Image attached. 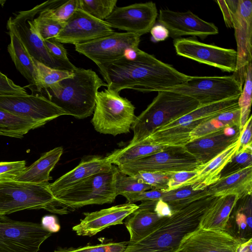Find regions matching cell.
I'll return each instance as SVG.
<instances>
[{"mask_svg": "<svg viewBox=\"0 0 252 252\" xmlns=\"http://www.w3.org/2000/svg\"><path fill=\"white\" fill-rule=\"evenodd\" d=\"M98 67L107 89L117 93L126 89L143 93L165 91L184 84L189 78L140 49L134 60L124 57Z\"/></svg>", "mask_w": 252, "mask_h": 252, "instance_id": "obj_1", "label": "cell"}, {"mask_svg": "<svg viewBox=\"0 0 252 252\" xmlns=\"http://www.w3.org/2000/svg\"><path fill=\"white\" fill-rule=\"evenodd\" d=\"M219 196L208 195L161 218L139 241L123 252H177L184 238L199 225L201 219Z\"/></svg>", "mask_w": 252, "mask_h": 252, "instance_id": "obj_2", "label": "cell"}, {"mask_svg": "<svg viewBox=\"0 0 252 252\" xmlns=\"http://www.w3.org/2000/svg\"><path fill=\"white\" fill-rule=\"evenodd\" d=\"M72 72V77L46 91L48 99L66 115L83 119L93 114L98 89L107 85L92 69L76 67Z\"/></svg>", "mask_w": 252, "mask_h": 252, "instance_id": "obj_3", "label": "cell"}, {"mask_svg": "<svg viewBox=\"0 0 252 252\" xmlns=\"http://www.w3.org/2000/svg\"><path fill=\"white\" fill-rule=\"evenodd\" d=\"M158 95L136 119L131 126L133 136L129 144L138 143L159 127L194 110L200 105L195 99L169 91Z\"/></svg>", "mask_w": 252, "mask_h": 252, "instance_id": "obj_4", "label": "cell"}, {"mask_svg": "<svg viewBox=\"0 0 252 252\" xmlns=\"http://www.w3.org/2000/svg\"><path fill=\"white\" fill-rule=\"evenodd\" d=\"M49 185L0 181V216L26 209H43L60 215L68 213L69 210L56 200Z\"/></svg>", "mask_w": 252, "mask_h": 252, "instance_id": "obj_5", "label": "cell"}, {"mask_svg": "<svg viewBox=\"0 0 252 252\" xmlns=\"http://www.w3.org/2000/svg\"><path fill=\"white\" fill-rule=\"evenodd\" d=\"M239 96L199 106L190 112L158 127L140 142L155 145L184 147L190 142V132L199 124L220 113L238 107Z\"/></svg>", "mask_w": 252, "mask_h": 252, "instance_id": "obj_6", "label": "cell"}, {"mask_svg": "<svg viewBox=\"0 0 252 252\" xmlns=\"http://www.w3.org/2000/svg\"><path fill=\"white\" fill-rule=\"evenodd\" d=\"M117 167L88 177L54 194L56 200L69 211L83 206L114 202L118 196L114 186Z\"/></svg>", "mask_w": 252, "mask_h": 252, "instance_id": "obj_7", "label": "cell"}, {"mask_svg": "<svg viewBox=\"0 0 252 252\" xmlns=\"http://www.w3.org/2000/svg\"><path fill=\"white\" fill-rule=\"evenodd\" d=\"M135 107L119 93L108 89L98 92L91 123L94 129L104 134L127 133L136 117Z\"/></svg>", "mask_w": 252, "mask_h": 252, "instance_id": "obj_8", "label": "cell"}, {"mask_svg": "<svg viewBox=\"0 0 252 252\" xmlns=\"http://www.w3.org/2000/svg\"><path fill=\"white\" fill-rule=\"evenodd\" d=\"M65 2L63 0H48L28 10L13 13L7 22V29L15 32L24 44L31 55L37 61L51 68L64 70L50 55L44 41L35 27L33 19L41 10L55 8Z\"/></svg>", "mask_w": 252, "mask_h": 252, "instance_id": "obj_9", "label": "cell"}, {"mask_svg": "<svg viewBox=\"0 0 252 252\" xmlns=\"http://www.w3.org/2000/svg\"><path fill=\"white\" fill-rule=\"evenodd\" d=\"M243 86L232 75L224 76H190L183 85L165 91L188 96L200 106L239 96Z\"/></svg>", "mask_w": 252, "mask_h": 252, "instance_id": "obj_10", "label": "cell"}, {"mask_svg": "<svg viewBox=\"0 0 252 252\" xmlns=\"http://www.w3.org/2000/svg\"><path fill=\"white\" fill-rule=\"evenodd\" d=\"M201 165L184 147L168 146L162 151L117 167L122 173L134 176L141 172L195 171Z\"/></svg>", "mask_w": 252, "mask_h": 252, "instance_id": "obj_11", "label": "cell"}, {"mask_svg": "<svg viewBox=\"0 0 252 252\" xmlns=\"http://www.w3.org/2000/svg\"><path fill=\"white\" fill-rule=\"evenodd\" d=\"M52 234L39 223L0 216V252H38Z\"/></svg>", "mask_w": 252, "mask_h": 252, "instance_id": "obj_12", "label": "cell"}, {"mask_svg": "<svg viewBox=\"0 0 252 252\" xmlns=\"http://www.w3.org/2000/svg\"><path fill=\"white\" fill-rule=\"evenodd\" d=\"M227 3L237 44V67L233 75L243 86L248 65L252 60V1L228 0Z\"/></svg>", "mask_w": 252, "mask_h": 252, "instance_id": "obj_13", "label": "cell"}, {"mask_svg": "<svg viewBox=\"0 0 252 252\" xmlns=\"http://www.w3.org/2000/svg\"><path fill=\"white\" fill-rule=\"evenodd\" d=\"M173 45L179 56L222 71L234 73L236 69L237 53L234 49L204 43L193 37L174 39Z\"/></svg>", "mask_w": 252, "mask_h": 252, "instance_id": "obj_14", "label": "cell"}, {"mask_svg": "<svg viewBox=\"0 0 252 252\" xmlns=\"http://www.w3.org/2000/svg\"><path fill=\"white\" fill-rule=\"evenodd\" d=\"M140 36L129 32H116L75 45V50L93 61L97 66L124 57L130 48H137Z\"/></svg>", "mask_w": 252, "mask_h": 252, "instance_id": "obj_15", "label": "cell"}, {"mask_svg": "<svg viewBox=\"0 0 252 252\" xmlns=\"http://www.w3.org/2000/svg\"><path fill=\"white\" fill-rule=\"evenodd\" d=\"M0 109L43 125L60 116L66 115L62 109L48 98L38 94L0 95Z\"/></svg>", "mask_w": 252, "mask_h": 252, "instance_id": "obj_16", "label": "cell"}, {"mask_svg": "<svg viewBox=\"0 0 252 252\" xmlns=\"http://www.w3.org/2000/svg\"><path fill=\"white\" fill-rule=\"evenodd\" d=\"M158 15L155 3L149 1L116 6L104 21L111 28L141 36L150 32Z\"/></svg>", "mask_w": 252, "mask_h": 252, "instance_id": "obj_17", "label": "cell"}, {"mask_svg": "<svg viewBox=\"0 0 252 252\" xmlns=\"http://www.w3.org/2000/svg\"><path fill=\"white\" fill-rule=\"evenodd\" d=\"M114 32L104 21L98 20L78 8L65 22L64 26L55 38L62 43L76 45Z\"/></svg>", "mask_w": 252, "mask_h": 252, "instance_id": "obj_18", "label": "cell"}, {"mask_svg": "<svg viewBox=\"0 0 252 252\" xmlns=\"http://www.w3.org/2000/svg\"><path fill=\"white\" fill-rule=\"evenodd\" d=\"M158 22L168 30L169 36L174 39L191 35L203 39L219 33L218 28L214 24L202 20L190 11L176 12L160 9Z\"/></svg>", "mask_w": 252, "mask_h": 252, "instance_id": "obj_19", "label": "cell"}, {"mask_svg": "<svg viewBox=\"0 0 252 252\" xmlns=\"http://www.w3.org/2000/svg\"><path fill=\"white\" fill-rule=\"evenodd\" d=\"M242 243L226 231L198 226L184 238L178 252H235Z\"/></svg>", "mask_w": 252, "mask_h": 252, "instance_id": "obj_20", "label": "cell"}, {"mask_svg": "<svg viewBox=\"0 0 252 252\" xmlns=\"http://www.w3.org/2000/svg\"><path fill=\"white\" fill-rule=\"evenodd\" d=\"M138 208L134 203H126L93 212H86L80 223L72 227L79 236L91 237L106 228L124 224L123 220Z\"/></svg>", "mask_w": 252, "mask_h": 252, "instance_id": "obj_21", "label": "cell"}, {"mask_svg": "<svg viewBox=\"0 0 252 252\" xmlns=\"http://www.w3.org/2000/svg\"><path fill=\"white\" fill-rule=\"evenodd\" d=\"M239 135V128L228 127L190 141L184 147L200 164L204 165L238 140Z\"/></svg>", "mask_w": 252, "mask_h": 252, "instance_id": "obj_22", "label": "cell"}, {"mask_svg": "<svg viewBox=\"0 0 252 252\" xmlns=\"http://www.w3.org/2000/svg\"><path fill=\"white\" fill-rule=\"evenodd\" d=\"M112 166L108 156L88 157L82 159L74 169L50 183L49 189L54 195L93 175L108 171Z\"/></svg>", "mask_w": 252, "mask_h": 252, "instance_id": "obj_23", "label": "cell"}, {"mask_svg": "<svg viewBox=\"0 0 252 252\" xmlns=\"http://www.w3.org/2000/svg\"><path fill=\"white\" fill-rule=\"evenodd\" d=\"M158 200L141 201L138 208L127 217L125 224L130 235L129 242L142 239L163 218L155 211Z\"/></svg>", "mask_w": 252, "mask_h": 252, "instance_id": "obj_24", "label": "cell"}, {"mask_svg": "<svg viewBox=\"0 0 252 252\" xmlns=\"http://www.w3.org/2000/svg\"><path fill=\"white\" fill-rule=\"evenodd\" d=\"M238 146L239 140L211 160L202 165L197 170V174L183 186L191 185L194 190H199L216 182L220 178V174L224 167L236 153Z\"/></svg>", "mask_w": 252, "mask_h": 252, "instance_id": "obj_25", "label": "cell"}, {"mask_svg": "<svg viewBox=\"0 0 252 252\" xmlns=\"http://www.w3.org/2000/svg\"><path fill=\"white\" fill-rule=\"evenodd\" d=\"M209 195L221 196L234 195L241 199L252 193V167L219 179L208 187Z\"/></svg>", "mask_w": 252, "mask_h": 252, "instance_id": "obj_26", "label": "cell"}, {"mask_svg": "<svg viewBox=\"0 0 252 252\" xmlns=\"http://www.w3.org/2000/svg\"><path fill=\"white\" fill-rule=\"evenodd\" d=\"M63 153L62 147H56L45 153L14 180L37 184H49L52 178L50 172L60 160Z\"/></svg>", "mask_w": 252, "mask_h": 252, "instance_id": "obj_27", "label": "cell"}, {"mask_svg": "<svg viewBox=\"0 0 252 252\" xmlns=\"http://www.w3.org/2000/svg\"><path fill=\"white\" fill-rule=\"evenodd\" d=\"M226 231L236 238L244 242L252 238V195L238 200L233 208Z\"/></svg>", "mask_w": 252, "mask_h": 252, "instance_id": "obj_28", "label": "cell"}, {"mask_svg": "<svg viewBox=\"0 0 252 252\" xmlns=\"http://www.w3.org/2000/svg\"><path fill=\"white\" fill-rule=\"evenodd\" d=\"M237 196H219L200 220L201 228L225 231L231 212L238 200Z\"/></svg>", "mask_w": 252, "mask_h": 252, "instance_id": "obj_29", "label": "cell"}, {"mask_svg": "<svg viewBox=\"0 0 252 252\" xmlns=\"http://www.w3.org/2000/svg\"><path fill=\"white\" fill-rule=\"evenodd\" d=\"M10 42L7 46L8 52L16 69L31 85L36 86V71L33 57L16 34L7 30Z\"/></svg>", "mask_w": 252, "mask_h": 252, "instance_id": "obj_30", "label": "cell"}, {"mask_svg": "<svg viewBox=\"0 0 252 252\" xmlns=\"http://www.w3.org/2000/svg\"><path fill=\"white\" fill-rule=\"evenodd\" d=\"M43 125L0 109V135L21 138Z\"/></svg>", "mask_w": 252, "mask_h": 252, "instance_id": "obj_31", "label": "cell"}, {"mask_svg": "<svg viewBox=\"0 0 252 252\" xmlns=\"http://www.w3.org/2000/svg\"><path fill=\"white\" fill-rule=\"evenodd\" d=\"M168 146L155 145L140 142L128 144L107 155L112 164L118 166L162 151Z\"/></svg>", "mask_w": 252, "mask_h": 252, "instance_id": "obj_32", "label": "cell"}, {"mask_svg": "<svg viewBox=\"0 0 252 252\" xmlns=\"http://www.w3.org/2000/svg\"><path fill=\"white\" fill-rule=\"evenodd\" d=\"M208 195V187L203 189L194 190L192 185H189L164 191L160 199L169 205L172 212Z\"/></svg>", "mask_w": 252, "mask_h": 252, "instance_id": "obj_33", "label": "cell"}, {"mask_svg": "<svg viewBox=\"0 0 252 252\" xmlns=\"http://www.w3.org/2000/svg\"><path fill=\"white\" fill-rule=\"evenodd\" d=\"M52 9L48 8L41 10L33 19L36 31L43 41L56 38L65 23L54 16Z\"/></svg>", "mask_w": 252, "mask_h": 252, "instance_id": "obj_34", "label": "cell"}, {"mask_svg": "<svg viewBox=\"0 0 252 252\" xmlns=\"http://www.w3.org/2000/svg\"><path fill=\"white\" fill-rule=\"evenodd\" d=\"M35 65L37 82L35 87L38 91L47 90L63 80L71 77L73 72L67 70L51 68L37 61L33 58Z\"/></svg>", "mask_w": 252, "mask_h": 252, "instance_id": "obj_35", "label": "cell"}, {"mask_svg": "<svg viewBox=\"0 0 252 252\" xmlns=\"http://www.w3.org/2000/svg\"><path fill=\"white\" fill-rule=\"evenodd\" d=\"M114 186L117 195L152 189L150 186L143 183L137 177L122 173L118 167L114 175Z\"/></svg>", "mask_w": 252, "mask_h": 252, "instance_id": "obj_36", "label": "cell"}, {"mask_svg": "<svg viewBox=\"0 0 252 252\" xmlns=\"http://www.w3.org/2000/svg\"><path fill=\"white\" fill-rule=\"evenodd\" d=\"M252 62L248 65L244 87L238 98V105L241 111V122L239 127L240 132L250 116L252 104Z\"/></svg>", "mask_w": 252, "mask_h": 252, "instance_id": "obj_37", "label": "cell"}, {"mask_svg": "<svg viewBox=\"0 0 252 252\" xmlns=\"http://www.w3.org/2000/svg\"><path fill=\"white\" fill-rule=\"evenodd\" d=\"M117 0H79V8L104 21L116 6Z\"/></svg>", "mask_w": 252, "mask_h": 252, "instance_id": "obj_38", "label": "cell"}, {"mask_svg": "<svg viewBox=\"0 0 252 252\" xmlns=\"http://www.w3.org/2000/svg\"><path fill=\"white\" fill-rule=\"evenodd\" d=\"M250 167H252V149L236 153L222 170L220 178Z\"/></svg>", "mask_w": 252, "mask_h": 252, "instance_id": "obj_39", "label": "cell"}, {"mask_svg": "<svg viewBox=\"0 0 252 252\" xmlns=\"http://www.w3.org/2000/svg\"><path fill=\"white\" fill-rule=\"evenodd\" d=\"M128 241L86 245L78 248H58L53 252H123Z\"/></svg>", "mask_w": 252, "mask_h": 252, "instance_id": "obj_40", "label": "cell"}, {"mask_svg": "<svg viewBox=\"0 0 252 252\" xmlns=\"http://www.w3.org/2000/svg\"><path fill=\"white\" fill-rule=\"evenodd\" d=\"M44 42L50 55L65 70L72 71L76 68L69 61L66 50L62 43L55 38L45 40Z\"/></svg>", "mask_w": 252, "mask_h": 252, "instance_id": "obj_41", "label": "cell"}, {"mask_svg": "<svg viewBox=\"0 0 252 252\" xmlns=\"http://www.w3.org/2000/svg\"><path fill=\"white\" fill-rule=\"evenodd\" d=\"M171 174L159 172H141L132 176L149 185L152 189L166 191Z\"/></svg>", "mask_w": 252, "mask_h": 252, "instance_id": "obj_42", "label": "cell"}, {"mask_svg": "<svg viewBox=\"0 0 252 252\" xmlns=\"http://www.w3.org/2000/svg\"><path fill=\"white\" fill-rule=\"evenodd\" d=\"M215 117L202 122L192 130L189 134L190 141L228 127L217 120Z\"/></svg>", "mask_w": 252, "mask_h": 252, "instance_id": "obj_43", "label": "cell"}, {"mask_svg": "<svg viewBox=\"0 0 252 252\" xmlns=\"http://www.w3.org/2000/svg\"><path fill=\"white\" fill-rule=\"evenodd\" d=\"M26 168L25 160L0 162V181L15 180Z\"/></svg>", "mask_w": 252, "mask_h": 252, "instance_id": "obj_44", "label": "cell"}, {"mask_svg": "<svg viewBox=\"0 0 252 252\" xmlns=\"http://www.w3.org/2000/svg\"><path fill=\"white\" fill-rule=\"evenodd\" d=\"M79 0H69L51 10L57 19L65 22L79 8Z\"/></svg>", "mask_w": 252, "mask_h": 252, "instance_id": "obj_45", "label": "cell"}, {"mask_svg": "<svg viewBox=\"0 0 252 252\" xmlns=\"http://www.w3.org/2000/svg\"><path fill=\"white\" fill-rule=\"evenodd\" d=\"M215 118L225 126L235 127L239 130L241 111L238 106L220 113Z\"/></svg>", "mask_w": 252, "mask_h": 252, "instance_id": "obj_46", "label": "cell"}, {"mask_svg": "<svg viewBox=\"0 0 252 252\" xmlns=\"http://www.w3.org/2000/svg\"><path fill=\"white\" fill-rule=\"evenodd\" d=\"M28 94L25 89L16 85L0 71V95Z\"/></svg>", "mask_w": 252, "mask_h": 252, "instance_id": "obj_47", "label": "cell"}, {"mask_svg": "<svg viewBox=\"0 0 252 252\" xmlns=\"http://www.w3.org/2000/svg\"><path fill=\"white\" fill-rule=\"evenodd\" d=\"M164 191L152 189L139 192L126 193L124 196L126 199L127 203H134L137 201L147 200H156L160 199L163 194Z\"/></svg>", "mask_w": 252, "mask_h": 252, "instance_id": "obj_48", "label": "cell"}, {"mask_svg": "<svg viewBox=\"0 0 252 252\" xmlns=\"http://www.w3.org/2000/svg\"><path fill=\"white\" fill-rule=\"evenodd\" d=\"M197 174V170L171 173L168 182L167 191L182 187L186 182L194 177Z\"/></svg>", "mask_w": 252, "mask_h": 252, "instance_id": "obj_49", "label": "cell"}, {"mask_svg": "<svg viewBox=\"0 0 252 252\" xmlns=\"http://www.w3.org/2000/svg\"><path fill=\"white\" fill-rule=\"evenodd\" d=\"M252 116L251 115L246 123L239 137V146L236 153L248 149H252Z\"/></svg>", "mask_w": 252, "mask_h": 252, "instance_id": "obj_50", "label": "cell"}, {"mask_svg": "<svg viewBox=\"0 0 252 252\" xmlns=\"http://www.w3.org/2000/svg\"><path fill=\"white\" fill-rule=\"evenodd\" d=\"M44 229L53 233L59 232L61 225L57 218L54 215H46L41 219L40 223Z\"/></svg>", "mask_w": 252, "mask_h": 252, "instance_id": "obj_51", "label": "cell"}, {"mask_svg": "<svg viewBox=\"0 0 252 252\" xmlns=\"http://www.w3.org/2000/svg\"><path fill=\"white\" fill-rule=\"evenodd\" d=\"M150 32L152 40L154 42L163 41L169 36L168 30L159 24L154 25L150 30Z\"/></svg>", "mask_w": 252, "mask_h": 252, "instance_id": "obj_52", "label": "cell"}, {"mask_svg": "<svg viewBox=\"0 0 252 252\" xmlns=\"http://www.w3.org/2000/svg\"><path fill=\"white\" fill-rule=\"evenodd\" d=\"M155 211L162 217L169 216L172 213L169 205L160 199L157 201Z\"/></svg>", "mask_w": 252, "mask_h": 252, "instance_id": "obj_53", "label": "cell"}, {"mask_svg": "<svg viewBox=\"0 0 252 252\" xmlns=\"http://www.w3.org/2000/svg\"><path fill=\"white\" fill-rule=\"evenodd\" d=\"M235 252H252V238L242 242Z\"/></svg>", "mask_w": 252, "mask_h": 252, "instance_id": "obj_54", "label": "cell"}, {"mask_svg": "<svg viewBox=\"0 0 252 252\" xmlns=\"http://www.w3.org/2000/svg\"></svg>", "mask_w": 252, "mask_h": 252, "instance_id": "obj_55", "label": "cell"}]
</instances>
